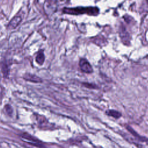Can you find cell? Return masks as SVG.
Listing matches in <instances>:
<instances>
[{
  "mask_svg": "<svg viewBox=\"0 0 148 148\" xmlns=\"http://www.w3.org/2000/svg\"><path fill=\"white\" fill-rule=\"evenodd\" d=\"M56 1H45V4L43 5V8L46 14L49 15L51 14L56 10L57 5L56 4Z\"/></svg>",
  "mask_w": 148,
  "mask_h": 148,
  "instance_id": "3957f363",
  "label": "cell"
},
{
  "mask_svg": "<svg viewBox=\"0 0 148 148\" xmlns=\"http://www.w3.org/2000/svg\"><path fill=\"white\" fill-rule=\"evenodd\" d=\"M147 3H148V1H147Z\"/></svg>",
  "mask_w": 148,
  "mask_h": 148,
  "instance_id": "8fae6325",
  "label": "cell"
},
{
  "mask_svg": "<svg viewBox=\"0 0 148 148\" xmlns=\"http://www.w3.org/2000/svg\"><path fill=\"white\" fill-rule=\"evenodd\" d=\"M35 61L40 65H42L43 64L45 61V56L42 50L39 51L35 57Z\"/></svg>",
  "mask_w": 148,
  "mask_h": 148,
  "instance_id": "8992f818",
  "label": "cell"
},
{
  "mask_svg": "<svg viewBox=\"0 0 148 148\" xmlns=\"http://www.w3.org/2000/svg\"><path fill=\"white\" fill-rule=\"evenodd\" d=\"M3 87H2L1 86H0V98H1L2 97V90H3V88H2Z\"/></svg>",
  "mask_w": 148,
  "mask_h": 148,
  "instance_id": "30bf717a",
  "label": "cell"
},
{
  "mask_svg": "<svg viewBox=\"0 0 148 148\" xmlns=\"http://www.w3.org/2000/svg\"><path fill=\"white\" fill-rule=\"evenodd\" d=\"M106 113L108 116H112L115 119H119L121 116V113H120L119 112L115 110H108L106 112Z\"/></svg>",
  "mask_w": 148,
  "mask_h": 148,
  "instance_id": "52a82bcc",
  "label": "cell"
},
{
  "mask_svg": "<svg viewBox=\"0 0 148 148\" xmlns=\"http://www.w3.org/2000/svg\"><path fill=\"white\" fill-rule=\"evenodd\" d=\"M5 110H6L8 114L10 116L12 114L13 109H12V108L11 107V106L10 105H9V104L6 105L5 106Z\"/></svg>",
  "mask_w": 148,
  "mask_h": 148,
  "instance_id": "9c48e42d",
  "label": "cell"
},
{
  "mask_svg": "<svg viewBox=\"0 0 148 148\" xmlns=\"http://www.w3.org/2000/svg\"><path fill=\"white\" fill-rule=\"evenodd\" d=\"M22 138L26 142H29L30 143H32V142H34L36 145H39V142L38 140H35V139L33 138L31 136L28 135L26 134H24L23 135H22Z\"/></svg>",
  "mask_w": 148,
  "mask_h": 148,
  "instance_id": "ba28073f",
  "label": "cell"
},
{
  "mask_svg": "<svg viewBox=\"0 0 148 148\" xmlns=\"http://www.w3.org/2000/svg\"><path fill=\"white\" fill-rule=\"evenodd\" d=\"M23 78L27 81L34 83H40L42 82V80L40 77H38L36 75H34L32 73H25L23 76Z\"/></svg>",
  "mask_w": 148,
  "mask_h": 148,
  "instance_id": "277c9868",
  "label": "cell"
},
{
  "mask_svg": "<svg viewBox=\"0 0 148 148\" xmlns=\"http://www.w3.org/2000/svg\"><path fill=\"white\" fill-rule=\"evenodd\" d=\"M63 12L68 14L78 15L87 14L90 16H97L99 13V9L97 7L77 6L75 8H64Z\"/></svg>",
  "mask_w": 148,
  "mask_h": 148,
  "instance_id": "6da1fadb",
  "label": "cell"
},
{
  "mask_svg": "<svg viewBox=\"0 0 148 148\" xmlns=\"http://www.w3.org/2000/svg\"><path fill=\"white\" fill-rule=\"evenodd\" d=\"M79 67L82 71L86 73H90L92 72V68L90 62L85 58H81L79 62Z\"/></svg>",
  "mask_w": 148,
  "mask_h": 148,
  "instance_id": "7a4b0ae2",
  "label": "cell"
},
{
  "mask_svg": "<svg viewBox=\"0 0 148 148\" xmlns=\"http://www.w3.org/2000/svg\"><path fill=\"white\" fill-rule=\"evenodd\" d=\"M21 17L20 16H17L14 17L10 21L9 23L7 28L9 29H14L21 21Z\"/></svg>",
  "mask_w": 148,
  "mask_h": 148,
  "instance_id": "5b68a950",
  "label": "cell"
}]
</instances>
